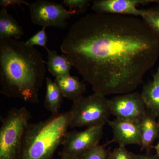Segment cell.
Listing matches in <instances>:
<instances>
[{"label": "cell", "instance_id": "obj_1", "mask_svg": "<svg viewBox=\"0 0 159 159\" xmlns=\"http://www.w3.org/2000/svg\"><path fill=\"white\" fill-rule=\"evenodd\" d=\"M60 49L94 93L133 92L159 56V36L142 18L95 13L71 26Z\"/></svg>", "mask_w": 159, "mask_h": 159}, {"label": "cell", "instance_id": "obj_2", "mask_svg": "<svg viewBox=\"0 0 159 159\" xmlns=\"http://www.w3.org/2000/svg\"><path fill=\"white\" fill-rule=\"evenodd\" d=\"M46 61L34 47L13 38L0 39V93L28 103L39 102Z\"/></svg>", "mask_w": 159, "mask_h": 159}, {"label": "cell", "instance_id": "obj_3", "mask_svg": "<svg viewBox=\"0 0 159 159\" xmlns=\"http://www.w3.org/2000/svg\"><path fill=\"white\" fill-rule=\"evenodd\" d=\"M70 124V111L45 121L30 123L26 129L19 159H51L61 145Z\"/></svg>", "mask_w": 159, "mask_h": 159}, {"label": "cell", "instance_id": "obj_4", "mask_svg": "<svg viewBox=\"0 0 159 159\" xmlns=\"http://www.w3.org/2000/svg\"><path fill=\"white\" fill-rule=\"evenodd\" d=\"M31 114L25 107L11 109L1 119L0 159H19Z\"/></svg>", "mask_w": 159, "mask_h": 159}, {"label": "cell", "instance_id": "obj_5", "mask_svg": "<svg viewBox=\"0 0 159 159\" xmlns=\"http://www.w3.org/2000/svg\"><path fill=\"white\" fill-rule=\"evenodd\" d=\"M69 111L71 128L104 126L111 115L108 99L96 93L73 101Z\"/></svg>", "mask_w": 159, "mask_h": 159}, {"label": "cell", "instance_id": "obj_6", "mask_svg": "<svg viewBox=\"0 0 159 159\" xmlns=\"http://www.w3.org/2000/svg\"><path fill=\"white\" fill-rule=\"evenodd\" d=\"M29 7L31 21L43 28L65 29L68 25L67 20L71 16L78 14L76 10H66L62 5L47 0L34 1L30 3Z\"/></svg>", "mask_w": 159, "mask_h": 159}, {"label": "cell", "instance_id": "obj_7", "mask_svg": "<svg viewBox=\"0 0 159 159\" xmlns=\"http://www.w3.org/2000/svg\"><path fill=\"white\" fill-rule=\"evenodd\" d=\"M103 126L89 127L82 131L67 132L61 145L60 155L68 154L80 157L84 152L99 145L103 135Z\"/></svg>", "mask_w": 159, "mask_h": 159}, {"label": "cell", "instance_id": "obj_8", "mask_svg": "<svg viewBox=\"0 0 159 159\" xmlns=\"http://www.w3.org/2000/svg\"><path fill=\"white\" fill-rule=\"evenodd\" d=\"M111 115L116 118L141 121L146 112L141 93L131 92L108 99Z\"/></svg>", "mask_w": 159, "mask_h": 159}, {"label": "cell", "instance_id": "obj_9", "mask_svg": "<svg viewBox=\"0 0 159 159\" xmlns=\"http://www.w3.org/2000/svg\"><path fill=\"white\" fill-rule=\"evenodd\" d=\"M154 0H96L92 9L97 13L122 15L142 17L145 9H139V5H148Z\"/></svg>", "mask_w": 159, "mask_h": 159}, {"label": "cell", "instance_id": "obj_10", "mask_svg": "<svg viewBox=\"0 0 159 159\" xmlns=\"http://www.w3.org/2000/svg\"><path fill=\"white\" fill-rule=\"evenodd\" d=\"M140 122L139 120H125L116 118L109 120L108 124L113 132V139L107 144L112 142L119 144V146H125L129 145L141 146Z\"/></svg>", "mask_w": 159, "mask_h": 159}, {"label": "cell", "instance_id": "obj_11", "mask_svg": "<svg viewBox=\"0 0 159 159\" xmlns=\"http://www.w3.org/2000/svg\"><path fill=\"white\" fill-rule=\"evenodd\" d=\"M141 96L147 111L156 118L159 117V66L152 80L143 86Z\"/></svg>", "mask_w": 159, "mask_h": 159}, {"label": "cell", "instance_id": "obj_12", "mask_svg": "<svg viewBox=\"0 0 159 159\" xmlns=\"http://www.w3.org/2000/svg\"><path fill=\"white\" fill-rule=\"evenodd\" d=\"M64 98L75 101L83 97L86 92V85L77 77L70 74L65 75L54 80Z\"/></svg>", "mask_w": 159, "mask_h": 159}, {"label": "cell", "instance_id": "obj_13", "mask_svg": "<svg viewBox=\"0 0 159 159\" xmlns=\"http://www.w3.org/2000/svg\"><path fill=\"white\" fill-rule=\"evenodd\" d=\"M156 118L146 111L140 122L142 145L141 150H146L149 153L154 142L159 137V125Z\"/></svg>", "mask_w": 159, "mask_h": 159}, {"label": "cell", "instance_id": "obj_14", "mask_svg": "<svg viewBox=\"0 0 159 159\" xmlns=\"http://www.w3.org/2000/svg\"><path fill=\"white\" fill-rule=\"evenodd\" d=\"M48 61L46 64L50 74L56 78L70 74L73 65L65 54L59 55L56 51L46 48Z\"/></svg>", "mask_w": 159, "mask_h": 159}, {"label": "cell", "instance_id": "obj_15", "mask_svg": "<svg viewBox=\"0 0 159 159\" xmlns=\"http://www.w3.org/2000/svg\"><path fill=\"white\" fill-rule=\"evenodd\" d=\"M24 34L22 27L8 13L7 8H2L0 11V39L19 40Z\"/></svg>", "mask_w": 159, "mask_h": 159}, {"label": "cell", "instance_id": "obj_16", "mask_svg": "<svg viewBox=\"0 0 159 159\" xmlns=\"http://www.w3.org/2000/svg\"><path fill=\"white\" fill-rule=\"evenodd\" d=\"M45 80L46 93L44 105L46 109L56 115L58 113L64 97L54 81L49 77H46Z\"/></svg>", "mask_w": 159, "mask_h": 159}, {"label": "cell", "instance_id": "obj_17", "mask_svg": "<svg viewBox=\"0 0 159 159\" xmlns=\"http://www.w3.org/2000/svg\"><path fill=\"white\" fill-rule=\"evenodd\" d=\"M142 20L159 36V5L145 9V12L141 17Z\"/></svg>", "mask_w": 159, "mask_h": 159}, {"label": "cell", "instance_id": "obj_18", "mask_svg": "<svg viewBox=\"0 0 159 159\" xmlns=\"http://www.w3.org/2000/svg\"><path fill=\"white\" fill-rule=\"evenodd\" d=\"M107 145H97L89 149L80 156V159H108L111 152L106 148Z\"/></svg>", "mask_w": 159, "mask_h": 159}, {"label": "cell", "instance_id": "obj_19", "mask_svg": "<svg viewBox=\"0 0 159 159\" xmlns=\"http://www.w3.org/2000/svg\"><path fill=\"white\" fill-rule=\"evenodd\" d=\"M48 41V37L46 32V28L43 27L41 30L27 40L25 43L27 45L31 47L39 46L46 48Z\"/></svg>", "mask_w": 159, "mask_h": 159}, {"label": "cell", "instance_id": "obj_20", "mask_svg": "<svg viewBox=\"0 0 159 159\" xmlns=\"http://www.w3.org/2000/svg\"><path fill=\"white\" fill-rule=\"evenodd\" d=\"M90 1L88 0H64L62 4L73 10H76L79 13L84 12L89 6Z\"/></svg>", "mask_w": 159, "mask_h": 159}, {"label": "cell", "instance_id": "obj_21", "mask_svg": "<svg viewBox=\"0 0 159 159\" xmlns=\"http://www.w3.org/2000/svg\"><path fill=\"white\" fill-rule=\"evenodd\" d=\"M134 154L129 151L125 146H119L111 152L108 159H134Z\"/></svg>", "mask_w": 159, "mask_h": 159}, {"label": "cell", "instance_id": "obj_22", "mask_svg": "<svg viewBox=\"0 0 159 159\" xmlns=\"http://www.w3.org/2000/svg\"><path fill=\"white\" fill-rule=\"evenodd\" d=\"M23 4L29 6L30 3L23 0H1L0 1V6L2 8H7L8 6H16V5L21 6Z\"/></svg>", "mask_w": 159, "mask_h": 159}, {"label": "cell", "instance_id": "obj_23", "mask_svg": "<svg viewBox=\"0 0 159 159\" xmlns=\"http://www.w3.org/2000/svg\"><path fill=\"white\" fill-rule=\"evenodd\" d=\"M134 159H159V156L156 154L153 155L149 153L145 154H134Z\"/></svg>", "mask_w": 159, "mask_h": 159}, {"label": "cell", "instance_id": "obj_24", "mask_svg": "<svg viewBox=\"0 0 159 159\" xmlns=\"http://www.w3.org/2000/svg\"><path fill=\"white\" fill-rule=\"evenodd\" d=\"M61 156V159H80L79 157L71 155L68 154L60 155Z\"/></svg>", "mask_w": 159, "mask_h": 159}, {"label": "cell", "instance_id": "obj_25", "mask_svg": "<svg viewBox=\"0 0 159 159\" xmlns=\"http://www.w3.org/2000/svg\"><path fill=\"white\" fill-rule=\"evenodd\" d=\"M158 123L159 125V121L158 122ZM152 148H153L154 149H155V150L156 151L157 155L158 156H159V142L155 146H152Z\"/></svg>", "mask_w": 159, "mask_h": 159}, {"label": "cell", "instance_id": "obj_26", "mask_svg": "<svg viewBox=\"0 0 159 159\" xmlns=\"http://www.w3.org/2000/svg\"><path fill=\"white\" fill-rule=\"evenodd\" d=\"M153 2L156 3L157 5H159V0H154Z\"/></svg>", "mask_w": 159, "mask_h": 159}]
</instances>
